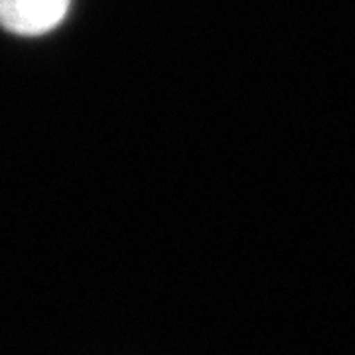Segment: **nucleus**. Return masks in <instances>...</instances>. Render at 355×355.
I'll use <instances>...</instances> for the list:
<instances>
[{
	"label": "nucleus",
	"mask_w": 355,
	"mask_h": 355,
	"mask_svg": "<svg viewBox=\"0 0 355 355\" xmlns=\"http://www.w3.org/2000/svg\"><path fill=\"white\" fill-rule=\"evenodd\" d=\"M71 0H0V26L16 36H44L64 22Z\"/></svg>",
	"instance_id": "nucleus-1"
}]
</instances>
